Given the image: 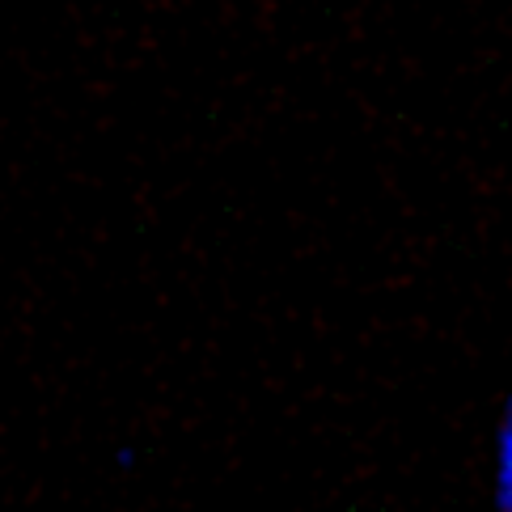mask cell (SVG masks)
<instances>
[{
    "mask_svg": "<svg viewBox=\"0 0 512 512\" xmlns=\"http://www.w3.org/2000/svg\"><path fill=\"white\" fill-rule=\"evenodd\" d=\"M491 504L496 512H512V394L500 411L496 445H491Z\"/></svg>",
    "mask_w": 512,
    "mask_h": 512,
    "instance_id": "1",
    "label": "cell"
}]
</instances>
